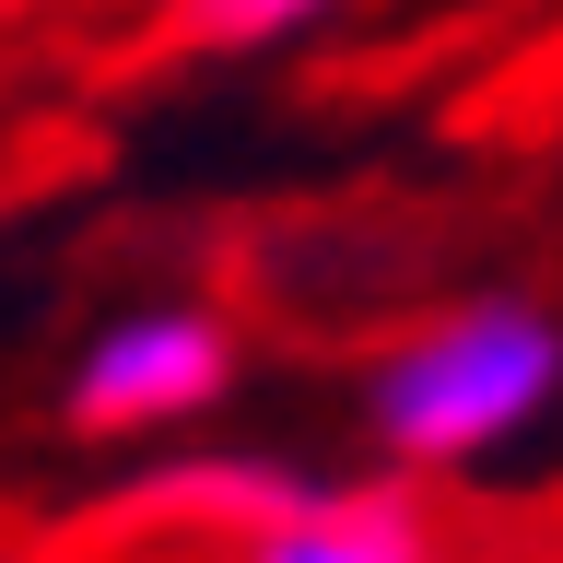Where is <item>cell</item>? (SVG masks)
Masks as SVG:
<instances>
[{"label": "cell", "instance_id": "1", "mask_svg": "<svg viewBox=\"0 0 563 563\" xmlns=\"http://www.w3.org/2000/svg\"><path fill=\"white\" fill-rule=\"evenodd\" d=\"M563 422V306L540 294H457L364 364V434L399 470H505Z\"/></svg>", "mask_w": 563, "mask_h": 563}, {"label": "cell", "instance_id": "2", "mask_svg": "<svg viewBox=\"0 0 563 563\" xmlns=\"http://www.w3.org/2000/svg\"><path fill=\"white\" fill-rule=\"evenodd\" d=\"M235 399V317L223 306H118L95 341L70 352V387H59V422L70 434H176Z\"/></svg>", "mask_w": 563, "mask_h": 563}, {"label": "cell", "instance_id": "3", "mask_svg": "<svg viewBox=\"0 0 563 563\" xmlns=\"http://www.w3.org/2000/svg\"><path fill=\"white\" fill-rule=\"evenodd\" d=\"M329 470H306V457H176V470H153V482L130 493L141 517H176V528H223V540H246V528L271 517H306V505H329Z\"/></svg>", "mask_w": 563, "mask_h": 563}, {"label": "cell", "instance_id": "4", "mask_svg": "<svg viewBox=\"0 0 563 563\" xmlns=\"http://www.w3.org/2000/svg\"><path fill=\"white\" fill-rule=\"evenodd\" d=\"M223 552L235 563H446L434 528L399 493H329L306 517H271V528H246V540H223Z\"/></svg>", "mask_w": 563, "mask_h": 563}, {"label": "cell", "instance_id": "5", "mask_svg": "<svg viewBox=\"0 0 563 563\" xmlns=\"http://www.w3.org/2000/svg\"><path fill=\"white\" fill-rule=\"evenodd\" d=\"M329 12H352V0H165V35L176 47H211V59H258V47L317 35Z\"/></svg>", "mask_w": 563, "mask_h": 563}]
</instances>
